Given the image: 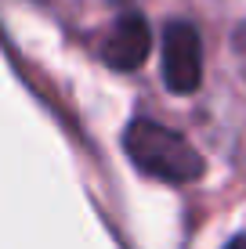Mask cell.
Masks as SVG:
<instances>
[{
    "label": "cell",
    "mask_w": 246,
    "mask_h": 249,
    "mask_svg": "<svg viewBox=\"0 0 246 249\" xmlns=\"http://www.w3.org/2000/svg\"><path fill=\"white\" fill-rule=\"evenodd\" d=\"M123 152L141 174L167 181V184H189L203 174V156L192 148L189 137L149 116H138L127 123Z\"/></svg>",
    "instance_id": "6da1fadb"
},
{
    "label": "cell",
    "mask_w": 246,
    "mask_h": 249,
    "mask_svg": "<svg viewBox=\"0 0 246 249\" xmlns=\"http://www.w3.org/2000/svg\"><path fill=\"white\" fill-rule=\"evenodd\" d=\"M163 83L174 94H196L203 83V40L185 18L163 29Z\"/></svg>",
    "instance_id": "7a4b0ae2"
},
{
    "label": "cell",
    "mask_w": 246,
    "mask_h": 249,
    "mask_svg": "<svg viewBox=\"0 0 246 249\" xmlns=\"http://www.w3.org/2000/svg\"><path fill=\"white\" fill-rule=\"evenodd\" d=\"M225 249H246V235H235V238H232V242H228Z\"/></svg>",
    "instance_id": "277c9868"
},
{
    "label": "cell",
    "mask_w": 246,
    "mask_h": 249,
    "mask_svg": "<svg viewBox=\"0 0 246 249\" xmlns=\"http://www.w3.org/2000/svg\"><path fill=\"white\" fill-rule=\"evenodd\" d=\"M152 51V29L141 15H120V22L113 25L105 40V62L116 69V72H134Z\"/></svg>",
    "instance_id": "3957f363"
}]
</instances>
